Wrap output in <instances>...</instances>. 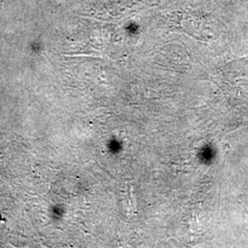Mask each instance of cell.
<instances>
[{"instance_id": "1", "label": "cell", "mask_w": 248, "mask_h": 248, "mask_svg": "<svg viewBox=\"0 0 248 248\" xmlns=\"http://www.w3.org/2000/svg\"><path fill=\"white\" fill-rule=\"evenodd\" d=\"M127 29H128L130 31H132V32L134 33V32L138 30V25H137V23H135V22H131V23H129Z\"/></svg>"}]
</instances>
